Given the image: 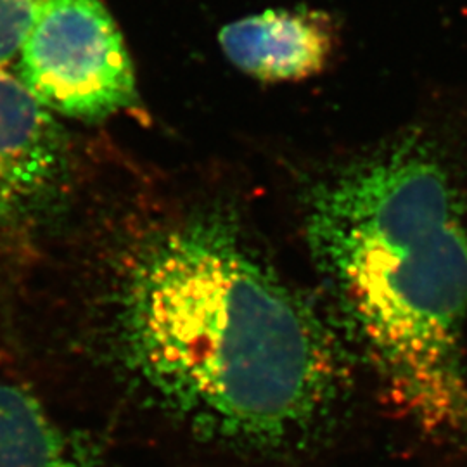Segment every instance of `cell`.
<instances>
[{
    "instance_id": "obj_1",
    "label": "cell",
    "mask_w": 467,
    "mask_h": 467,
    "mask_svg": "<svg viewBox=\"0 0 467 467\" xmlns=\"http://www.w3.org/2000/svg\"><path fill=\"white\" fill-rule=\"evenodd\" d=\"M87 287L23 364L117 431L217 467L279 466L327 431L345 347L231 215L152 222Z\"/></svg>"
},
{
    "instance_id": "obj_2",
    "label": "cell",
    "mask_w": 467,
    "mask_h": 467,
    "mask_svg": "<svg viewBox=\"0 0 467 467\" xmlns=\"http://www.w3.org/2000/svg\"><path fill=\"white\" fill-rule=\"evenodd\" d=\"M305 235L345 333L430 430L467 431L461 334L466 206L440 152L409 135L308 192Z\"/></svg>"
},
{
    "instance_id": "obj_3",
    "label": "cell",
    "mask_w": 467,
    "mask_h": 467,
    "mask_svg": "<svg viewBox=\"0 0 467 467\" xmlns=\"http://www.w3.org/2000/svg\"><path fill=\"white\" fill-rule=\"evenodd\" d=\"M15 71L54 115L99 121L137 102L129 50L100 0H49Z\"/></svg>"
},
{
    "instance_id": "obj_4",
    "label": "cell",
    "mask_w": 467,
    "mask_h": 467,
    "mask_svg": "<svg viewBox=\"0 0 467 467\" xmlns=\"http://www.w3.org/2000/svg\"><path fill=\"white\" fill-rule=\"evenodd\" d=\"M67 179L63 127L16 71L0 67V235H25L47 220Z\"/></svg>"
},
{
    "instance_id": "obj_5",
    "label": "cell",
    "mask_w": 467,
    "mask_h": 467,
    "mask_svg": "<svg viewBox=\"0 0 467 467\" xmlns=\"http://www.w3.org/2000/svg\"><path fill=\"white\" fill-rule=\"evenodd\" d=\"M223 54L258 80H301L326 67L333 32L329 17L316 11L268 9L223 26Z\"/></svg>"
},
{
    "instance_id": "obj_6",
    "label": "cell",
    "mask_w": 467,
    "mask_h": 467,
    "mask_svg": "<svg viewBox=\"0 0 467 467\" xmlns=\"http://www.w3.org/2000/svg\"><path fill=\"white\" fill-rule=\"evenodd\" d=\"M0 467H102L34 389L0 372Z\"/></svg>"
},
{
    "instance_id": "obj_7",
    "label": "cell",
    "mask_w": 467,
    "mask_h": 467,
    "mask_svg": "<svg viewBox=\"0 0 467 467\" xmlns=\"http://www.w3.org/2000/svg\"><path fill=\"white\" fill-rule=\"evenodd\" d=\"M49 0H0V67L16 69L21 47Z\"/></svg>"
}]
</instances>
